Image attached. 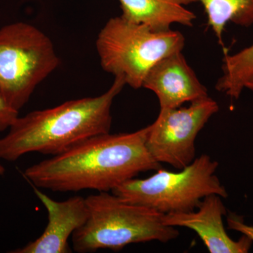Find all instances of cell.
<instances>
[{"label":"cell","instance_id":"8fae6325","mask_svg":"<svg viewBox=\"0 0 253 253\" xmlns=\"http://www.w3.org/2000/svg\"><path fill=\"white\" fill-rule=\"evenodd\" d=\"M123 18L146 25L158 31H169L173 24L187 27L194 25L196 16L186 6L195 0H119Z\"/></svg>","mask_w":253,"mask_h":253},{"label":"cell","instance_id":"2e32d148","mask_svg":"<svg viewBox=\"0 0 253 253\" xmlns=\"http://www.w3.org/2000/svg\"><path fill=\"white\" fill-rule=\"evenodd\" d=\"M246 88L253 91V74L251 76V78L248 80V81L246 82V84H245V89H246Z\"/></svg>","mask_w":253,"mask_h":253},{"label":"cell","instance_id":"9c48e42d","mask_svg":"<svg viewBox=\"0 0 253 253\" xmlns=\"http://www.w3.org/2000/svg\"><path fill=\"white\" fill-rule=\"evenodd\" d=\"M34 191L47 211V225L39 238L10 253H71L68 239L75 231L84 225L89 217L86 199L76 196L66 201H57L36 186Z\"/></svg>","mask_w":253,"mask_h":253},{"label":"cell","instance_id":"7c38bea8","mask_svg":"<svg viewBox=\"0 0 253 253\" xmlns=\"http://www.w3.org/2000/svg\"><path fill=\"white\" fill-rule=\"evenodd\" d=\"M204 6L208 25L220 44L226 24L250 27L253 25V0H195Z\"/></svg>","mask_w":253,"mask_h":253},{"label":"cell","instance_id":"8992f818","mask_svg":"<svg viewBox=\"0 0 253 253\" xmlns=\"http://www.w3.org/2000/svg\"><path fill=\"white\" fill-rule=\"evenodd\" d=\"M59 63L52 42L36 26L19 22L0 29V96L11 109H22Z\"/></svg>","mask_w":253,"mask_h":253},{"label":"cell","instance_id":"52a82bcc","mask_svg":"<svg viewBox=\"0 0 253 253\" xmlns=\"http://www.w3.org/2000/svg\"><path fill=\"white\" fill-rule=\"evenodd\" d=\"M209 96L191 102L187 107L162 109L149 126L146 148L156 162L176 169L191 164L196 156V139L209 120L219 111Z\"/></svg>","mask_w":253,"mask_h":253},{"label":"cell","instance_id":"6da1fadb","mask_svg":"<svg viewBox=\"0 0 253 253\" xmlns=\"http://www.w3.org/2000/svg\"><path fill=\"white\" fill-rule=\"evenodd\" d=\"M149 130V126L132 132L91 136L28 168L24 176L36 187L53 191H112L140 173L161 168L146 148Z\"/></svg>","mask_w":253,"mask_h":253},{"label":"cell","instance_id":"e0dca14e","mask_svg":"<svg viewBox=\"0 0 253 253\" xmlns=\"http://www.w3.org/2000/svg\"><path fill=\"white\" fill-rule=\"evenodd\" d=\"M5 172V168L3 165L0 162V176L3 175Z\"/></svg>","mask_w":253,"mask_h":253},{"label":"cell","instance_id":"30bf717a","mask_svg":"<svg viewBox=\"0 0 253 253\" xmlns=\"http://www.w3.org/2000/svg\"><path fill=\"white\" fill-rule=\"evenodd\" d=\"M142 87L156 95L161 109L180 107L184 103L208 96L207 89L181 51L168 55L154 65Z\"/></svg>","mask_w":253,"mask_h":253},{"label":"cell","instance_id":"9a60e30c","mask_svg":"<svg viewBox=\"0 0 253 253\" xmlns=\"http://www.w3.org/2000/svg\"><path fill=\"white\" fill-rule=\"evenodd\" d=\"M18 117V111L11 109L0 96V132L9 129Z\"/></svg>","mask_w":253,"mask_h":253},{"label":"cell","instance_id":"4fadbf2b","mask_svg":"<svg viewBox=\"0 0 253 253\" xmlns=\"http://www.w3.org/2000/svg\"><path fill=\"white\" fill-rule=\"evenodd\" d=\"M253 74V44L223 59L222 76L215 88L233 99H238Z\"/></svg>","mask_w":253,"mask_h":253},{"label":"cell","instance_id":"5b68a950","mask_svg":"<svg viewBox=\"0 0 253 253\" xmlns=\"http://www.w3.org/2000/svg\"><path fill=\"white\" fill-rule=\"evenodd\" d=\"M218 163L202 154L177 172L160 169L145 179L125 181L112 191L128 202L154 209L161 214L194 211L210 195L228 197L216 174Z\"/></svg>","mask_w":253,"mask_h":253},{"label":"cell","instance_id":"277c9868","mask_svg":"<svg viewBox=\"0 0 253 253\" xmlns=\"http://www.w3.org/2000/svg\"><path fill=\"white\" fill-rule=\"evenodd\" d=\"M185 38L179 31H158L123 16L110 18L96 41L101 67L122 77L133 89L142 87L145 78L158 61L181 51Z\"/></svg>","mask_w":253,"mask_h":253},{"label":"cell","instance_id":"5bb4252c","mask_svg":"<svg viewBox=\"0 0 253 253\" xmlns=\"http://www.w3.org/2000/svg\"><path fill=\"white\" fill-rule=\"evenodd\" d=\"M228 227L231 230L238 231L243 235L247 236L253 242V226L246 224L244 217L238 215L236 213L229 212L226 218Z\"/></svg>","mask_w":253,"mask_h":253},{"label":"cell","instance_id":"ba28073f","mask_svg":"<svg viewBox=\"0 0 253 253\" xmlns=\"http://www.w3.org/2000/svg\"><path fill=\"white\" fill-rule=\"evenodd\" d=\"M221 199L218 195H210L194 211L163 214V223L195 231L211 253H249L252 247V240L243 235L236 241L226 233L223 221L226 208Z\"/></svg>","mask_w":253,"mask_h":253},{"label":"cell","instance_id":"3957f363","mask_svg":"<svg viewBox=\"0 0 253 253\" xmlns=\"http://www.w3.org/2000/svg\"><path fill=\"white\" fill-rule=\"evenodd\" d=\"M85 199L89 217L71 236L76 252L120 251L129 245L154 241L168 243L179 236L176 227L163 223V214L128 202L113 193L99 192Z\"/></svg>","mask_w":253,"mask_h":253},{"label":"cell","instance_id":"7a4b0ae2","mask_svg":"<svg viewBox=\"0 0 253 253\" xmlns=\"http://www.w3.org/2000/svg\"><path fill=\"white\" fill-rule=\"evenodd\" d=\"M126 85L123 78L115 77L100 96L70 100L18 116L0 138V159L14 162L33 152L56 156L91 136L110 132L113 101Z\"/></svg>","mask_w":253,"mask_h":253}]
</instances>
